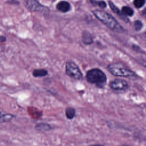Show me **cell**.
I'll use <instances>...</instances> for the list:
<instances>
[{
	"label": "cell",
	"mask_w": 146,
	"mask_h": 146,
	"mask_svg": "<svg viewBox=\"0 0 146 146\" xmlns=\"http://www.w3.org/2000/svg\"><path fill=\"white\" fill-rule=\"evenodd\" d=\"M85 78L87 82L95 84L99 88H104L107 82L106 74L98 68L88 70L86 74Z\"/></svg>",
	"instance_id": "6da1fadb"
},
{
	"label": "cell",
	"mask_w": 146,
	"mask_h": 146,
	"mask_svg": "<svg viewBox=\"0 0 146 146\" xmlns=\"http://www.w3.org/2000/svg\"><path fill=\"white\" fill-rule=\"evenodd\" d=\"M107 69L110 73L115 76L133 78L137 77V76L135 72L131 70L121 62H113L110 63L107 65Z\"/></svg>",
	"instance_id": "7a4b0ae2"
},
{
	"label": "cell",
	"mask_w": 146,
	"mask_h": 146,
	"mask_svg": "<svg viewBox=\"0 0 146 146\" xmlns=\"http://www.w3.org/2000/svg\"><path fill=\"white\" fill-rule=\"evenodd\" d=\"M92 12L94 15L100 21L106 25L110 29L117 32H121L124 30L123 27L117 21L108 13L99 10H95Z\"/></svg>",
	"instance_id": "3957f363"
},
{
	"label": "cell",
	"mask_w": 146,
	"mask_h": 146,
	"mask_svg": "<svg viewBox=\"0 0 146 146\" xmlns=\"http://www.w3.org/2000/svg\"><path fill=\"white\" fill-rule=\"evenodd\" d=\"M65 72L67 76L78 80L83 78V74L79 66L73 61L68 60L65 64Z\"/></svg>",
	"instance_id": "277c9868"
},
{
	"label": "cell",
	"mask_w": 146,
	"mask_h": 146,
	"mask_svg": "<svg viewBox=\"0 0 146 146\" xmlns=\"http://www.w3.org/2000/svg\"><path fill=\"white\" fill-rule=\"evenodd\" d=\"M109 87L114 91H124L129 88V85L125 80L122 79H115L110 82Z\"/></svg>",
	"instance_id": "5b68a950"
},
{
	"label": "cell",
	"mask_w": 146,
	"mask_h": 146,
	"mask_svg": "<svg viewBox=\"0 0 146 146\" xmlns=\"http://www.w3.org/2000/svg\"><path fill=\"white\" fill-rule=\"evenodd\" d=\"M26 6L32 11H41L46 10V7L40 4L37 0H26Z\"/></svg>",
	"instance_id": "8992f818"
},
{
	"label": "cell",
	"mask_w": 146,
	"mask_h": 146,
	"mask_svg": "<svg viewBox=\"0 0 146 146\" xmlns=\"http://www.w3.org/2000/svg\"><path fill=\"white\" fill-rule=\"evenodd\" d=\"M15 117L13 114L5 113V111L0 107V123H6L11 121Z\"/></svg>",
	"instance_id": "52a82bcc"
},
{
	"label": "cell",
	"mask_w": 146,
	"mask_h": 146,
	"mask_svg": "<svg viewBox=\"0 0 146 146\" xmlns=\"http://www.w3.org/2000/svg\"><path fill=\"white\" fill-rule=\"evenodd\" d=\"M34 128L36 131H39V132H46V131H49L51 129H52V126L47 123H39L38 124H36L35 127Z\"/></svg>",
	"instance_id": "ba28073f"
},
{
	"label": "cell",
	"mask_w": 146,
	"mask_h": 146,
	"mask_svg": "<svg viewBox=\"0 0 146 146\" xmlns=\"http://www.w3.org/2000/svg\"><path fill=\"white\" fill-rule=\"evenodd\" d=\"M70 7L71 6L70 3L66 1H60L56 5L57 9L63 13H66L69 11Z\"/></svg>",
	"instance_id": "9c48e42d"
},
{
	"label": "cell",
	"mask_w": 146,
	"mask_h": 146,
	"mask_svg": "<svg viewBox=\"0 0 146 146\" xmlns=\"http://www.w3.org/2000/svg\"><path fill=\"white\" fill-rule=\"evenodd\" d=\"M48 74V71L44 68H36L34 69L32 72V75L35 78H41L47 75Z\"/></svg>",
	"instance_id": "30bf717a"
},
{
	"label": "cell",
	"mask_w": 146,
	"mask_h": 146,
	"mask_svg": "<svg viewBox=\"0 0 146 146\" xmlns=\"http://www.w3.org/2000/svg\"><path fill=\"white\" fill-rule=\"evenodd\" d=\"M65 115L69 120L73 119L76 115V110L72 107H67L65 109Z\"/></svg>",
	"instance_id": "8fae6325"
},
{
	"label": "cell",
	"mask_w": 146,
	"mask_h": 146,
	"mask_svg": "<svg viewBox=\"0 0 146 146\" xmlns=\"http://www.w3.org/2000/svg\"><path fill=\"white\" fill-rule=\"evenodd\" d=\"M83 42L87 44H90L92 43V39L91 35L88 32H84L83 34Z\"/></svg>",
	"instance_id": "7c38bea8"
},
{
	"label": "cell",
	"mask_w": 146,
	"mask_h": 146,
	"mask_svg": "<svg viewBox=\"0 0 146 146\" xmlns=\"http://www.w3.org/2000/svg\"><path fill=\"white\" fill-rule=\"evenodd\" d=\"M122 12L124 15L128 16H132L133 14V11L128 6H124L122 8Z\"/></svg>",
	"instance_id": "4fadbf2b"
},
{
	"label": "cell",
	"mask_w": 146,
	"mask_h": 146,
	"mask_svg": "<svg viewBox=\"0 0 146 146\" xmlns=\"http://www.w3.org/2000/svg\"><path fill=\"white\" fill-rule=\"evenodd\" d=\"M145 3L144 0H134L133 4L134 6L137 8H140Z\"/></svg>",
	"instance_id": "5bb4252c"
},
{
	"label": "cell",
	"mask_w": 146,
	"mask_h": 146,
	"mask_svg": "<svg viewBox=\"0 0 146 146\" xmlns=\"http://www.w3.org/2000/svg\"><path fill=\"white\" fill-rule=\"evenodd\" d=\"M91 2L92 3H96L97 5H98L99 7L102 8H104L106 7V3L104 1H95L94 0H91Z\"/></svg>",
	"instance_id": "9a60e30c"
},
{
	"label": "cell",
	"mask_w": 146,
	"mask_h": 146,
	"mask_svg": "<svg viewBox=\"0 0 146 146\" xmlns=\"http://www.w3.org/2000/svg\"><path fill=\"white\" fill-rule=\"evenodd\" d=\"M108 3H109V5H110V6L111 10H112L114 13H117V14H119V13H120L119 10L118 9V8L112 3V2H111V1H110L108 2Z\"/></svg>",
	"instance_id": "2e32d148"
},
{
	"label": "cell",
	"mask_w": 146,
	"mask_h": 146,
	"mask_svg": "<svg viewBox=\"0 0 146 146\" xmlns=\"http://www.w3.org/2000/svg\"><path fill=\"white\" fill-rule=\"evenodd\" d=\"M134 26H135V29L136 30L139 31V30H140L141 29V28L143 27V24H142L141 21H136L135 22Z\"/></svg>",
	"instance_id": "e0dca14e"
},
{
	"label": "cell",
	"mask_w": 146,
	"mask_h": 146,
	"mask_svg": "<svg viewBox=\"0 0 146 146\" xmlns=\"http://www.w3.org/2000/svg\"><path fill=\"white\" fill-rule=\"evenodd\" d=\"M6 39L5 36H0V41L5 42V41H6Z\"/></svg>",
	"instance_id": "ac0fdd59"
},
{
	"label": "cell",
	"mask_w": 146,
	"mask_h": 146,
	"mask_svg": "<svg viewBox=\"0 0 146 146\" xmlns=\"http://www.w3.org/2000/svg\"><path fill=\"white\" fill-rule=\"evenodd\" d=\"M88 146H105V145H102V144H91V145H90Z\"/></svg>",
	"instance_id": "d6986e66"
},
{
	"label": "cell",
	"mask_w": 146,
	"mask_h": 146,
	"mask_svg": "<svg viewBox=\"0 0 146 146\" xmlns=\"http://www.w3.org/2000/svg\"><path fill=\"white\" fill-rule=\"evenodd\" d=\"M117 146H131V145H127V144H121V145H117Z\"/></svg>",
	"instance_id": "ffe728a7"
},
{
	"label": "cell",
	"mask_w": 146,
	"mask_h": 146,
	"mask_svg": "<svg viewBox=\"0 0 146 146\" xmlns=\"http://www.w3.org/2000/svg\"><path fill=\"white\" fill-rule=\"evenodd\" d=\"M0 75H1V74H0Z\"/></svg>",
	"instance_id": "44dd1931"
}]
</instances>
